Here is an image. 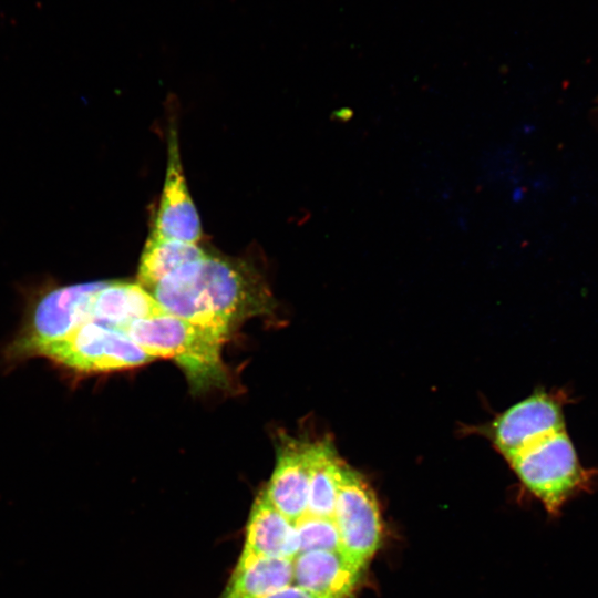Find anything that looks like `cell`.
Segmentation results:
<instances>
[{"instance_id":"cell-1","label":"cell","mask_w":598,"mask_h":598,"mask_svg":"<svg viewBox=\"0 0 598 598\" xmlns=\"http://www.w3.org/2000/svg\"><path fill=\"white\" fill-rule=\"evenodd\" d=\"M150 292L166 313L226 333L268 298L257 274L245 262L208 252L167 275Z\"/></svg>"},{"instance_id":"cell-2","label":"cell","mask_w":598,"mask_h":598,"mask_svg":"<svg viewBox=\"0 0 598 598\" xmlns=\"http://www.w3.org/2000/svg\"><path fill=\"white\" fill-rule=\"evenodd\" d=\"M126 333L154 359H173L197 386L224 378L221 348L228 333L169 313L136 320Z\"/></svg>"},{"instance_id":"cell-3","label":"cell","mask_w":598,"mask_h":598,"mask_svg":"<svg viewBox=\"0 0 598 598\" xmlns=\"http://www.w3.org/2000/svg\"><path fill=\"white\" fill-rule=\"evenodd\" d=\"M508 462L553 516L573 497L591 491L598 475L581 465L566 429L532 443Z\"/></svg>"},{"instance_id":"cell-4","label":"cell","mask_w":598,"mask_h":598,"mask_svg":"<svg viewBox=\"0 0 598 598\" xmlns=\"http://www.w3.org/2000/svg\"><path fill=\"white\" fill-rule=\"evenodd\" d=\"M100 281L45 289L31 308L27 324L10 347L16 358L40 355L63 341L89 320L93 293Z\"/></svg>"},{"instance_id":"cell-5","label":"cell","mask_w":598,"mask_h":598,"mask_svg":"<svg viewBox=\"0 0 598 598\" xmlns=\"http://www.w3.org/2000/svg\"><path fill=\"white\" fill-rule=\"evenodd\" d=\"M41 357L78 372L128 369L154 359L126 331L94 320L82 322L63 341L44 350Z\"/></svg>"},{"instance_id":"cell-6","label":"cell","mask_w":598,"mask_h":598,"mask_svg":"<svg viewBox=\"0 0 598 598\" xmlns=\"http://www.w3.org/2000/svg\"><path fill=\"white\" fill-rule=\"evenodd\" d=\"M333 520L339 553L363 570L382 539V523L373 491L362 475L342 463Z\"/></svg>"},{"instance_id":"cell-7","label":"cell","mask_w":598,"mask_h":598,"mask_svg":"<svg viewBox=\"0 0 598 598\" xmlns=\"http://www.w3.org/2000/svg\"><path fill=\"white\" fill-rule=\"evenodd\" d=\"M560 396L558 393L537 392L495 420L493 440L507 461L542 437L566 429Z\"/></svg>"},{"instance_id":"cell-8","label":"cell","mask_w":598,"mask_h":598,"mask_svg":"<svg viewBox=\"0 0 598 598\" xmlns=\"http://www.w3.org/2000/svg\"><path fill=\"white\" fill-rule=\"evenodd\" d=\"M167 167L152 234L163 238L197 244L202 226L185 182L176 130L168 135Z\"/></svg>"},{"instance_id":"cell-9","label":"cell","mask_w":598,"mask_h":598,"mask_svg":"<svg viewBox=\"0 0 598 598\" xmlns=\"http://www.w3.org/2000/svg\"><path fill=\"white\" fill-rule=\"evenodd\" d=\"M309 485L310 443L285 439L264 494L280 513L296 523L307 512Z\"/></svg>"},{"instance_id":"cell-10","label":"cell","mask_w":598,"mask_h":598,"mask_svg":"<svg viewBox=\"0 0 598 598\" xmlns=\"http://www.w3.org/2000/svg\"><path fill=\"white\" fill-rule=\"evenodd\" d=\"M244 548L239 558L291 559L299 554L296 524L280 513L264 492L255 499L247 522Z\"/></svg>"},{"instance_id":"cell-11","label":"cell","mask_w":598,"mask_h":598,"mask_svg":"<svg viewBox=\"0 0 598 598\" xmlns=\"http://www.w3.org/2000/svg\"><path fill=\"white\" fill-rule=\"evenodd\" d=\"M362 569L338 550H313L293 559V585L323 598H351Z\"/></svg>"},{"instance_id":"cell-12","label":"cell","mask_w":598,"mask_h":598,"mask_svg":"<svg viewBox=\"0 0 598 598\" xmlns=\"http://www.w3.org/2000/svg\"><path fill=\"white\" fill-rule=\"evenodd\" d=\"M164 312L152 293L138 282L109 280L99 282L92 297L89 320L125 331L136 320Z\"/></svg>"},{"instance_id":"cell-13","label":"cell","mask_w":598,"mask_h":598,"mask_svg":"<svg viewBox=\"0 0 598 598\" xmlns=\"http://www.w3.org/2000/svg\"><path fill=\"white\" fill-rule=\"evenodd\" d=\"M293 585V560L238 558L220 598H257Z\"/></svg>"},{"instance_id":"cell-14","label":"cell","mask_w":598,"mask_h":598,"mask_svg":"<svg viewBox=\"0 0 598 598\" xmlns=\"http://www.w3.org/2000/svg\"><path fill=\"white\" fill-rule=\"evenodd\" d=\"M342 463L330 440L310 442V485L306 514L333 518Z\"/></svg>"},{"instance_id":"cell-15","label":"cell","mask_w":598,"mask_h":598,"mask_svg":"<svg viewBox=\"0 0 598 598\" xmlns=\"http://www.w3.org/2000/svg\"><path fill=\"white\" fill-rule=\"evenodd\" d=\"M207 254L200 246L150 234L142 250L137 282L151 291L163 278Z\"/></svg>"},{"instance_id":"cell-16","label":"cell","mask_w":598,"mask_h":598,"mask_svg":"<svg viewBox=\"0 0 598 598\" xmlns=\"http://www.w3.org/2000/svg\"><path fill=\"white\" fill-rule=\"evenodd\" d=\"M299 554L313 550H338L339 538L333 518L305 514L296 523Z\"/></svg>"},{"instance_id":"cell-17","label":"cell","mask_w":598,"mask_h":598,"mask_svg":"<svg viewBox=\"0 0 598 598\" xmlns=\"http://www.w3.org/2000/svg\"><path fill=\"white\" fill-rule=\"evenodd\" d=\"M257 598H323L321 596L315 595L310 591H307L296 585H291L287 588L280 589L278 591L271 592Z\"/></svg>"}]
</instances>
